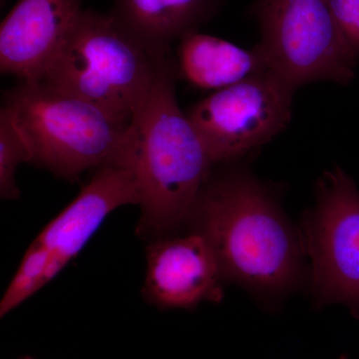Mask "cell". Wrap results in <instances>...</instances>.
<instances>
[{
	"label": "cell",
	"mask_w": 359,
	"mask_h": 359,
	"mask_svg": "<svg viewBox=\"0 0 359 359\" xmlns=\"http://www.w3.org/2000/svg\"><path fill=\"white\" fill-rule=\"evenodd\" d=\"M82 0H18L0 26V70L43 81L83 13Z\"/></svg>",
	"instance_id": "9c48e42d"
},
{
	"label": "cell",
	"mask_w": 359,
	"mask_h": 359,
	"mask_svg": "<svg viewBox=\"0 0 359 359\" xmlns=\"http://www.w3.org/2000/svg\"><path fill=\"white\" fill-rule=\"evenodd\" d=\"M22 359H32V358H22Z\"/></svg>",
	"instance_id": "2e32d148"
},
{
	"label": "cell",
	"mask_w": 359,
	"mask_h": 359,
	"mask_svg": "<svg viewBox=\"0 0 359 359\" xmlns=\"http://www.w3.org/2000/svg\"><path fill=\"white\" fill-rule=\"evenodd\" d=\"M139 203L140 188L134 167L97 170L77 197L33 241L48 256L53 278L86 247L111 212Z\"/></svg>",
	"instance_id": "30bf717a"
},
{
	"label": "cell",
	"mask_w": 359,
	"mask_h": 359,
	"mask_svg": "<svg viewBox=\"0 0 359 359\" xmlns=\"http://www.w3.org/2000/svg\"><path fill=\"white\" fill-rule=\"evenodd\" d=\"M335 22L359 59V0H325Z\"/></svg>",
	"instance_id": "9a60e30c"
},
{
	"label": "cell",
	"mask_w": 359,
	"mask_h": 359,
	"mask_svg": "<svg viewBox=\"0 0 359 359\" xmlns=\"http://www.w3.org/2000/svg\"><path fill=\"white\" fill-rule=\"evenodd\" d=\"M27 146L6 108L0 110V196L4 200H18L20 190L16 170L29 163Z\"/></svg>",
	"instance_id": "5bb4252c"
},
{
	"label": "cell",
	"mask_w": 359,
	"mask_h": 359,
	"mask_svg": "<svg viewBox=\"0 0 359 359\" xmlns=\"http://www.w3.org/2000/svg\"><path fill=\"white\" fill-rule=\"evenodd\" d=\"M173 52L161 60L150 93L131 124L134 170L140 188L137 233L144 240L177 235L214 164L176 93Z\"/></svg>",
	"instance_id": "7a4b0ae2"
},
{
	"label": "cell",
	"mask_w": 359,
	"mask_h": 359,
	"mask_svg": "<svg viewBox=\"0 0 359 359\" xmlns=\"http://www.w3.org/2000/svg\"><path fill=\"white\" fill-rule=\"evenodd\" d=\"M25 139L29 163L75 182L90 170L133 166L131 125L45 82H20L4 105Z\"/></svg>",
	"instance_id": "3957f363"
},
{
	"label": "cell",
	"mask_w": 359,
	"mask_h": 359,
	"mask_svg": "<svg viewBox=\"0 0 359 359\" xmlns=\"http://www.w3.org/2000/svg\"><path fill=\"white\" fill-rule=\"evenodd\" d=\"M167 54L153 55L109 13L87 9L41 82L84 99L118 121L131 125Z\"/></svg>",
	"instance_id": "277c9868"
},
{
	"label": "cell",
	"mask_w": 359,
	"mask_h": 359,
	"mask_svg": "<svg viewBox=\"0 0 359 359\" xmlns=\"http://www.w3.org/2000/svg\"><path fill=\"white\" fill-rule=\"evenodd\" d=\"M294 92L268 69L212 92L186 113L214 166L231 164L287 129Z\"/></svg>",
	"instance_id": "52a82bcc"
},
{
	"label": "cell",
	"mask_w": 359,
	"mask_h": 359,
	"mask_svg": "<svg viewBox=\"0 0 359 359\" xmlns=\"http://www.w3.org/2000/svg\"><path fill=\"white\" fill-rule=\"evenodd\" d=\"M299 230L314 308L344 304L359 320V190L341 168L318 178L316 205L302 214Z\"/></svg>",
	"instance_id": "8992f818"
},
{
	"label": "cell",
	"mask_w": 359,
	"mask_h": 359,
	"mask_svg": "<svg viewBox=\"0 0 359 359\" xmlns=\"http://www.w3.org/2000/svg\"><path fill=\"white\" fill-rule=\"evenodd\" d=\"M252 13L268 69L290 88L353 81L359 59L325 0H255Z\"/></svg>",
	"instance_id": "5b68a950"
},
{
	"label": "cell",
	"mask_w": 359,
	"mask_h": 359,
	"mask_svg": "<svg viewBox=\"0 0 359 359\" xmlns=\"http://www.w3.org/2000/svg\"><path fill=\"white\" fill-rule=\"evenodd\" d=\"M110 15L118 25L155 56L198 32L216 15L223 0H112Z\"/></svg>",
	"instance_id": "8fae6325"
},
{
	"label": "cell",
	"mask_w": 359,
	"mask_h": 359,
	"mask_svg": "<svg viewBox=\"0 0 359 359\" xmlns=\"http://www.w3.org/2000/svg\"><path fill=\"white\" fill-rule=\"evenodd\" d=\"M143 294L160 309H193L224 297L223 275L216 255L197 231L151 241Z\"/></svg>",
	"instance_id": "ba28073f"
},
{
	"label": "cell",
	"mask_w": 359,
	"mask_h": 359,
	"mask_svg": "<svg viewBox=\"0 0 359 359\" xmlns=\"http://www.w3.org/2000/svg\"><path fill=\"white\" fill-rule=\"evenodd\" d=\"M188 224L211 245L224 280L261 301L275 304L309 285L301 233L282 192L241 162L214 168Z\"/></svg>",
	"instance_id": "6da1fadb"
},
{
	"label": "cell",
	"mask_w": 359,
	"mask_h": 359,
	"mask_svg": "<svg viewBox=\"0 0 359 359\" xmlns=\"http://www.w3.org/2000/svg\"><path fill=\"white\" fill-rule=\"evenodd\" d=\"M53 280L48 256L41 248L32 243L2 297L0 316L4 318L18 308Z\"/></svg>",
	"instance_id": "4fadbf2b"
},
{
	"label": "cell",
	"mask_w": 359,
	"mask_h": 359,
	"mask_svg": "<svg viewBox=\"0 0 359 359\" xmlns=\"http://www.w3.org/2000/svg\"><path fill=\"white\" fill-rule=\"evenodd\" d=\"M174 57L178 79L214 92L268 70L257 45L245 49L199 32L179 40Z\"/></svg>",
	"instance_id": "7c38bea8"
}]
</instances>
